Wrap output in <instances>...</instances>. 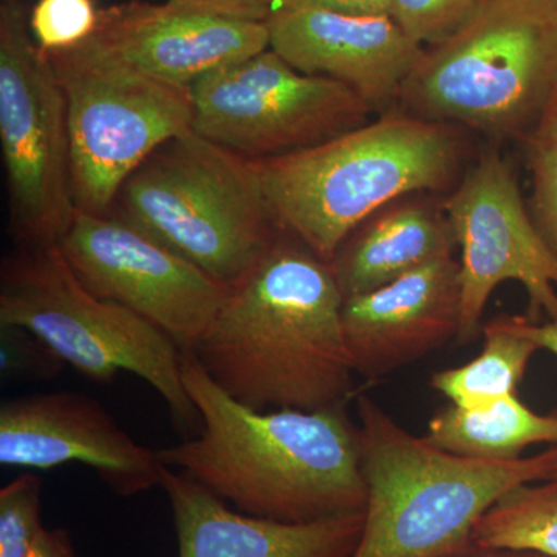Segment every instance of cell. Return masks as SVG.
<instances>
[{
	"instance_id": "obj_1",
	"label": "cell",
	"mask_w": 557,
	"mask_h": 557,
	"mask_svg": "<svg viewBox=\"0 0 557 557\" xmlns=\"http://www.w3.org/2000/svg\"><path fill=\"white\" fill-rule=\"evenodd\" d=\"M182 375L201 428L157 449L164 467L256 518L309 523L364 515L361 434L346 406L249 408L209 379L190 354H183Z\"/></svg>"
},
{
	"instance_id": "obj_2",
	"label": "cell",
	"mask_w": 557,
	"mask_h": 557,
	"mask_svg": "<svg viewBox=\"0 0 557 557\" xmlns=\"http://www.w3.org/2000/svg\"><path fill=\"white\" fill-rule=\"evenodd\" d=\"M344 300L330 262L282 234L231 287L190 355L223 392L252 409L346 406L357 372Z\"/></svg>"
},
{
	"instance_id": "obj_3",
	"label": "cell",
	"mask_w": 557,
	"mask_h": 557,
	"mask_svg": "<svg viewBox=\"0 0 557 557\" xmlns=\"http://www.w3.org/2000/svg\"><path fill=\"white\" fill-rule=\"evenodd\" d=\"M463 153L458 127L395 108L313 148L252 161L277 228L330 262L381 209L450 185Z\"/></svg>"
},
{
	"instance_id": "obj_4",
	"label": "cell",
	"mask_w": 557,
	"mask_h": 557,
	"mask_svg": "<svg viewBox=\"0 0 557 557\" xmlns=\"http://www.w3.org/2000/svg\"><path fill=\"white\" fill-rule=\"evenodd\" d=\"M364 527L350 557H454L474 548L479 520L520 485L557 480V446L539 456L480 460L435 448L358 398Z\"/></svg>"
},
{
	"instance_id": "obj_5",
	"label": "cell",
	"mask_w": 557,
	"mask_h": 557,
	"mask_svg": "<svg viewBox=\"0 0 557 557\" xmlns=\"http://www.w3.org/2000/svg\"><path fill=\"white\" fill-rule=\"evenodd\" d=\"M556 87L557 0H483L456 35L424 49L398 109L490 138H522Z\"/></svg>"
},
{
	"instance_id": "obj_6",
	"label": "cell",
	"mask_w": 557,
	"mask_h": 557,
	"mask_svg": "<svg viewBox=\"0 0 557 557\" xmlns=\"http://www.w3.org/2000/svg\"><path fill=\"white\" fill-rule=\"evenodd\" d=\"M121 218L234 287L281 239L255 161L194 131L152 153L121 189Z\"/></svg>"
},
{
	"instance_id": "obj_7",
	"label": "cell",
	"mask_w": 557,
	"mask_h": 557,
	"mask_svg": "<svg viewBox=\"0 0 557 557\" xmlns=\"http://www.w3.org/2000/svg\"><path fill=\"white\" fill-rule=\"evenodd\" d=\"M0 325L35 333L79 375L109 384L126 372L166 403L182 431H200L183 383V351L138 314L91 293L60 245L16 247L0 267Z\"/></svg>"
},
{
	"instance_id": "obj_8",
	"label": "cell",
	"mask_w": 557,
	"mask_h": 557,
	"mask_svg": "<svg viewBox=\"0 0 557 557\" xmlns=\"http://www.w3.org/2000/svg\"><path fill=\"white\" fill-rule=\"evenodd\" d=\"M49 54L67 104L76 208L110 214L131 175L161 146L193 131L190 89L138 72L95 36Z\"/></svg>"
},
{
	"instance_id": "obj_9",
	"label": "cell",
	"mask_w": 557,
	"mask_h": 557,
	"mask_svg": "<svg viewBox=\"0 0 557 557\" xmlns=\"http://www.w3.org/2000/svg\"><path fill=\"white\" fill-rule=\"evenodd\" d=\"M0 146L16 247L60 245L78 212L67 104L21 0L0 3Z\"/></svg>"
},
{
	"instance_id": "obj_10",
	"label": "cell",
	"mask_w": 557,
	"mask_h": 557,
	"mask_svg": "<svg viewBox=\"0 0 557 557\" xmlns=\"http://www.w3.org/2000/svg\"><path fill=\"white\" fill-rule=\"evenodd\" d=\"M190 97L193 131L248 160L313 148L372 115L346 84L299 72L271 49L209 73Z\"/></svg>"
},
{
	"instance_id": "obj_11",
	"label": "cell",
	"mask_w": 557,
	"mask_h": 557,
	"mask_svg": "<svg viewBox=\"0 0 557 557\" xmlns=\"http://www.w3.org/2000/svg\"><path fill=\"white\" fill-rule=\"evenodd\" d=\"M442 207L460 249L458 344L478 338L487 300L504 282L525 288L534 317L557 319V252L531 218L518 175L498 150H483Z\"/></svg>"
},
{
	"instance_id": "obj_12",
	"label": "cell",
	"mask_w": 557,
	"mask_h": 557,
	"mask_svg": "<svg viewBox=\"0 0 557 557\" xmlns=\"http://www.w3.org/2000/svg\"><path fill=\"white\" fill-rule=\"evenodd\" d=\"M60 248L100 298L148 321L193 354L228 298V285L120 214L78 211Z\"/></svg>"
},
{
	"instance_id": "obj_13",
	"label": "cell",
	"mask_w": 557,
	"mask_h": 557,
	"mask_svg": "<svg viewBox=\"0 0 557 557\" xmlns=\"http://www.w3.org/2000/svg\"><path fill=\"white\" fill-rule=\"evenodd\" d=\"M0 463L39 469L86 465L121 497L161 483L159 450L146 448L97 399L78 392H46L0 405Z\"/></svg>"
},
{
	"instance_id": "obj_14",
	"label": "cell",
	"mask_w": 557,
	"mask_h": 557,
	"mask_svg": "<svg viewBox=\"0 0 557 557\" xmlns=\"http://www.w3.org/2000/svg\"><path fill=\"white\" fill-rule=\"evenodd\" d=\"M267 27L270 49L288 64L346 84L381 115L397 108L403 84L424 51L388 14L276 10Z\"/></svg>"
},
{
	"instance_id": "obj_15",
	"label": "cell",
	"mask_w": 557,
	"mask_h": 557,
	"mask_svg": "<svg viewBox=\"0 0 557 557\" xmlns=\"http://www.w3.org/2000/svg\"><path fill=\"white\" fill-rule=\"evenodd\" d=\"M95 38L138 72L186 89L215 70L270 49L267 22L141 0L101 9Z\"/></svg>"
},
{
	"instance_id": "obj_16",
	"label": "cell",
	"mask_w": 557,
	"mask_h": 557,
	"mask_svg": "<svg viewBox=\"0 0 557 557\" xmlns=\"http://www.w3.org/2000/svg\"><path fill=\"white\" fill-rule=\"evenodd\" d=\"M458 260L443 258L373 292L344 300L343 324L355 372L376 380L457 338Z\"/></svg>"
},
{
	"instance_id": "obj_17",
	"label": "cell",
	"mask_w": 557,
	"mask_h": 557,
	"mask_svg": "<svg viewBox=\"0 0 557 557\" xmlns=\"http://www.w3.org/2000/svg\"><path fill=\"white\" fill-rule=\"evenodd\" d=\"M160 487L170 500L178 557H350L364 527V515L309 523L245 515L166 467Z\"/></svg>"
},
{
	"instance_id": "obj_18",
	"label": "cell",
	"mask_w": 557,
	"mask_h": 557,
	"mask_svg": "<svg viewBox=\"0 0 557 557\" xmlns=\"http://www.w3.org/2000/svg\"><path fill=\"white\" fill-rule=\"evenodd\" d=\"M456 236L443 207L398 200L366 220L330 260L344 298L364 295L428 263L454 256Z\"/></svg>"
},
{
	"instance_id": "obj_19",
	"label": "cell",
	"mask_w": 557,
	"mask_h": 557,
	"mask_svg": "<svg viewBox=\"0 0 557 557\" xmlns=\"http://www.w3.org/2000/svg\"><path fill=\"white\" fill-rule=\"evenodd\" d=\"M423 438L461 457L515 460L536 443L557 445V417L539 416L515 394L478 408L450 405L432 417Z\"/></svg>"
},
{
	"instance_id": "obj_20",
	"label": "cell",
	"mask_w": 557,
	"mask_h": 557,
	"mask_svg": "<svg viewBox=\"0 0 557 557\" xmlns=\"http://www.w3.org/2000/svg\"><path fill=\"white\" fill-rule=\"evenodd\" d=\"M482 354L461 368L435 373L431 386L458 408H478L515 395L537 347L512 327L509 317L486 322Z\"/></svg>"
},
{
	"instance_id": "obj_21",
	"label": "cell",
	"mask_w": 557,
	"mask_h": 557,
	"mask_svg": "<svg viewBox=\"0 0 557 557\" xmlns=\"http://www.w3.org/2000/svg\"><path fill=\"white\" fill-rule=\"evenodd\" d=\"M472 544L557 557V480L520 485L498 498L479 520Z\"/></svg>"
},
{
	"instance_id": "obj_22",
	"label": "cell",
	"mask_w": 557,
	"mask_h": 557,
	"mask_svg": "<svg viewBox=\"0 0 557 557\" xmlns=\"http://www.w3.org/2000/svg\"><path fill=\"white\" fill-rule=\"evenodd\" d=\"M531 177V218L557 252V87L547 108L522 137Z\"/></svg>"
},
{
	"instance_id": "obj_23",
	"label": "cell",
	"mask_w": 557,
	"mask_h": 557,
	"mask_svg": "<svg viewBox=\"0 0 557 557\" xmlns=\"http://www.w3.org/2000/svg\"><path fill=\"white\" fill-rule=\"evenodd\" d=\"M44 531L42 480L24 472L0 490V557H27Z\"/></svg>"
},
{
	"instance_id": "obj_24",
	"label": "cell",
	"mask_w": 557,
	"mask_h": 557,
	"mask_svg": "<svg viewBox=\"0 0 557 557\" xmlns=\"http://www.w3.org/2000/svg\"><path fill=\"white\" fill-rule=\"evenodd\" d=\"M100 11L95 0H39L28 16V25L40 49L54 53L95 36Z\"/></svg>"
},
{
	"instance_id": "obj_25",
	"label": "cell",
	"mask_w": 557,
	"mask_h": 557,
	"mask_svg": "<svg viewBox=\"0 0 557 557\" xmlns=\"http://www.w3.org/2000/svg\"><path fill=\"white\" fill-rule=\"evenodd\" d=\"M483 0H391V16L421 47L438 46L474 16Z\"/></svg>"
},
{
	"instance_id": "obj_26",
	"label": "cell",
	"mask_w": 557,
	"mask_h": 557,
	"mask_svg": "<svg viewBox=\"0 0 557 557\" xmlns=\"http://www.w3.org/2000/svg\"><path fill=\"white\" fill-rule=\"evenodd\" d=\"M65 362L42 339L16 325H0V373L3 380L49 381Z\"/></svg>"
},
{
	"instance_id": "obj_27",
	"label": "cell",
	"mask_w": 557,
	"mask_h": 557,
	"mask_svg": "<svg viewBox=\"0 0 557 557\" xmlns=\"http://www.w3.org/2000/svg\"><path fill=\"white\" fill-rule=\"evenodd\" d=\"M182 9L226 17V20L267 22L277 10V0H168Z\"/></svg>"
},
{
	"instance_id": "obj_28",
	"label": "cell",
	"mask_w": 557,
	"mask_h": 557,
	"mask_svg": "<svg viewBox=\"0 0 557 557\" xmlns=\"http://www.w3.org/2000/svg\"><path fill=\"white\" fill-rule=\"evenodd\" d=\"M277 10H317L351 16H391V0H277Z\"/></svg>"
},
{
	"instance_id": "obj_29",
	"label": "cell",
	"mask_w": 557,
	"mask_h": 557,
	"mask_svg": "<svg viewBox=\"0 0 557 557\" xmlns=\"http://www.w3.org/2000/svg\"><path fill=\"white\" fill-rule=\"evenodd\" d=\"M512 327L525 336L537 348H545L557 357V319L547 324H537L528 318L509 317Z\"/></svg>"
},
{
	"instance_id": "obj_30",
	"label": "cell",
	"mask_w": 557,
	"mask_h": 557,
	"mask_svg": "<svg viewBox=\"0 0 557 557\" xmlns=\"http://www.w3.org/2000/svg\"><path fill=\"white\" fill-rule=\"evenodd\" d=\"M27 557H79L67 530H47L40 534Z\"/></svg>"
},
{
	"instance_id": "obj_31",
	"label": "cell",
	"mask_w": 557,
	"mask_h": 557,
	"mask_svg": "<svg viewBox=\"0 0 557 557\" xmlns=\"http://www.w3.org/2000/svg\"><path fill=\"white\" fill-rule=\"evenodd\" d=\"M454 557H548L533 552H515V549H483L472 548L463 555Z\"/></svg>"
}]
</instances>
